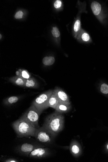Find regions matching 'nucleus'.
<instances>
[{
	"instance_id": "obj_1",
	"label": "nucleus",
	"mask_w": 108,
	"mask_h": 162,
	"mask_svg": "<svg viewBox=\"0 0 108 162\" xmlns=\"http://www.w3.org/2000/svg\"><path fill=\"white\" fill-rule=\"evenodd\" d=\"M64 124V116L55 111L47 117L43 126L57 134L63 130Z\"/></svg>"
},
{
	"instance_id": "obj_2",
	"label": "nucleus",
	"mask_w": 108,
	"mask_h": 162,
	"mask_svg": "<svg viewBox=\"0 0 108 162\" xmlns=\"http://www.w3.org/2000/svg\"><path fill=\"white\" fill-rule=\"evenodd\" d=\"M12 127L18 137H34L37 129L30 123L21 117L13 123Z\"/></svg>"
},
{
	"instance_id": "obj_3",
	"label": "nucleus",
	"mask_w": 108,
	"mask_h": 162,
	"mask_svg": "<svg viewBox=\"0 0 108 162\" xmlns=\"http://www.w3.org/2000/svg\"><path fill=\"white\" fill-rule=\"evenodd\" d=\"M57 134L42 126L37 128L34 136L38 141L44 144H51L54 141Z\"/></svg>"
},
{
	"instance_id": "obj_4",
	"label": "nucleus",
	"mask_w": 108,
	"mask_h": 162,
	"mask_svg": "<svg viewBox=\"0 0 108 162\" xmlns=\"http://www.w3.org/2000/svg\"><path fill=\"white\" fill-rule=\"evenodd\" d=\"M53 90H49L41 94L32 103L33 104L41 114L45 109L49 107V99L53 94Z\"/></svg>"
},
{
	"instance_id": "obj_5",
	"label": "nucleus",
	"mask_w": 108,
	"mask_h": 162,
	"mask_svg": "<svg viewBox=\"0 0 108 162\" xmlns=\"http://www.w3.org/2000/svg\"><path fill=\"white\" fill-rule=\"evenodd\" d=\"M41 114L34 105L32 104L31 106L21 117L25 119L36 128H38L40 127L38 122Z\"/></svg>"
},
{
	"instance_id": "obj_6",
	"label": "nucleus",
	"mask_w": 108,
	"mask_h": 162,
	"mask_svg": "<svg viewBox=\"0 0 108 162\" xmlns=\"http://www.w3.org/2000/svg\"><path fill=\"white\" fill-rule=\"evenodd\" d=\"M50 154L49 149L39 146L33 150L29 155L31 158L41 159L48 156Z\"/></svg>"
},
{
	"instance_id": "obj_7",
	"label": "nucleus",
	"mask_w": 108,
	"mask_h": 162,
	"mask_svg": "<svg viewBox=\"0 0 108 162\" xmlns=\"http://www.w3.org/2000/svg\"><path fill=\"white\" fill-rule=\"evenodd\" d=\"M53 93L58 98L59 103L71 104L68 95L61 88H56L53 90Z\"/></svg>"
},
{
	"instance_id": "obj_8",
	"label": "nucleus",
	"mask_w": 108,
	"mask_h": 162,
	"mask_svg": "<svg viewBox=\"0 0 108 162\" xmlns=\"http://www.w3.org/2000/svg\"><path fill=\"white\" fill-rule=\"evenodd\" d=\"M39 146H40L35 145L28 143H25L17 147V150L19 153L28 156L33 150Z\"/></svg>"
},
{
	"instance_id": "obj_9",
	"label": "nucleus",
	"mask_w": 108,
	"mask_h": 162,
	"mask_svg": "<svg viewBox=\"0 0 108 162\" xmlns=\"http://www.w3.org/2000/svg\"><path fill=\"white\" fill-rule=\"evenodd\" d=\"M70 150L72 155L77 157L82 154V150L79 143L76 141H72L70 146Z\"/></svg>"
},
{
	"instance_id": "obj_10",
	"label": "nucleus",
	"mask_w": 108,
	"mask_h": 162,
	"mask_svg": "<svg viewBox=\"0 0 108 162\" xmlns=\"http://www.w3.org/2000/svg\"><path fill=\"white\" fill-rule=\"evenodd\" d=\"M71 108V104L59 103L56 106L55 110L56 111L62 114L68 112Z\"/></svg>"
},
{
	"instance_id": "obj_11",
	"label": "nucleus",
	"mask_w": 108,
	"mask_h": 162,
	"mask_svg": "<svg viewBox=\"0 0 108 162\" xmlns=\"http://www.w3.org/2000/svg\"><path fill=\"white\" fill-rule=\"evenodd\" d=\"M9 81L14 84L19 86L25 87L26 79L20 77V76H17L9 79Z\"/></svg>"
},
{
	"instance_id": "obj_12",
	"label": "nucleus",
	"mask_w": 108,
	"mask_h": 162,
	"mask_svg": "<svg viewBox=\"0 0 108 162\" xmlns=\"http://www.w3.org/2000/svg\"><path fill=\"white\" fill-rule=\"evenodd\" d=\"M25 87L32 88H37L39 87V84L35 78H30L26 79Z\"/></svg>"
},
{
	"instance_id": "obj_13",
	"label": "nucleus",
	"mask_w": 108,
	"mask_h": 162,
	"mask_svg": "<svg viewBox=\"0 0 108 162\" xmlns=\"http://www.w3.org/2000/svg\"><path fill=\"white\" fill-rule=\"evenodd\" d=\"M59 103V102L58 98L53 93L49 99L48 103V107L53 108L55 109L56 106Z\"/></svg>"
},
{
	"instance_id": "obj_14",
	"label": "nucleus",
	"mask_w": 108,
	"mask_h": 162,
	"mask_svg": "<svg viewBox=\"0 0 108 162\" xmlns=\"http://www.w3.org/2000/svg\"><path fill=\"white\" fill-rule=\"evenodd\" d=\"M101 4L97 2H93L91 4L92 10L95 15H99L101 12Z\"/></svg>"
},
{
	"instance_id": "obj_15",
	"label": "nucleus",
	"mask_w": 108,
	"mask_h": 162,
	"mask_svg": "<svg viewBox=\"0 0 108 162\" xmlns=\"http://www.w3.org/2000/svg\"><path fill=\"white\" fill-rule=\"evenodd\" d=\"M20 97L17 96H12L6 98L4 100L3 103L6 105H10L17 102Z\"/></svg>"
},
{
	"instance_id": "obj_16",
	"label": "nucleus",
	"mask_w": 108,
	"mask_h": 162,
	"mask_svg": "<svg viewBox=\"0 0 108 162\" xmlns=\"http://www.w3.org/2000/svg\"><path fill=\"white\" fill-rule=\"evenodd\" d=\"M16 74L17 76H20L26 79H29L31 77L30 75L27 71L21 69H19L18 71H17Z\"/></svg>"
},
{
	"instance_id": "obj_17",
	"label": "nucleus",
	"mask_w": 108,
	"mask_h": 162,
	"mask_svg": "<svg viewBox=\"0 0 108 162\" xmlns=\"http://www.w3.org/2000/svg\"><path fill=\"white\" fill-rule=\"evenodd\" d=\"M55 61V59L53 57H46L43 58V63L45 65L50 66L53 64Z\"/></svg>"
},
{
	"instance_id": "obj_18",
	"label": "nucleus",
	"mask_w": 108,
	"mask_h": 162,
	"mask_svg": "<svg viewBox=\"0 0 108 162\" xmlns=\"http://www.w3.org/2000/svg\"><path fill=\"white\" fill-rule=\"evenodd\" d=\"M101 92L103 94H108V85L106 83H103L100 87Z\"/></svg>"
},
{
	"instance_id": "obj_19",
	"label": "nucleus",
	"mask_w": 108,
	"mask_h": 162,
	"mask_svg": "<svg viewBox=\"0 0 108 162\" xmlns=\"http://www.w3.org/2000/svg\"><path fill=\"white\" fill-rule=\"evenodd\" d=\"M51 33L54 37L57 38L60 36V32L58 28L57 27H54Z\"/></svg>"
},
{
	"instance_id": "obj_20",
	"label": "nucleus",
	"mask_w": 108,
	"mask_h": 162,
	"mask_svg": "<svg viewBox=\"0 0 108 162\" xmlns=\"http://www.w3.org/2000/svg\"><path fill=\"white\" fill-rule=\"evenodd\" d=\"M81 25L80 21L79 20H77L75 22L74 26V30L75 32H77L80 28Z\"/></svg>"
},
{
	"instance_id": "obj_21",
	"label": "nucleus",
	"mask_w": 108,
	"mask_h": 162,
	"mask_svg": "<svg viewBox=\"0 0 108 162\" xmlns=\"http://www.w3.org/2000/svg\"><path fill=\"white\" fill-rule=\"evenodd\" d=\"M82 40L85 41H87L90 40V36L87 33H84L82 36Z\"/></svg>"
},
{
	"instance_id": "obj_22",
	"label": "nucleus",
	"mask_w": 108,
	"mask_h": 162,
	"mask_svg": "<svg viewBox=\"0 0 108 162\" xmlns=\"http://www.w3.org/2000/svg\"><path fill=\"white\" fill-rule=\"evenodd\" d=\"M62 3L59 0L56 1L54 3V7L56 8H59L61 6Z\"/></svg>"
},
{
	"instance_id": "obj_23",
	"label": "nucleus",
	"mask_w": 108,
	"mask_h": 162,
	"mask_svg": "<svg viewBox=\"0 0 108 162\" xmlns=\"http://www.w3.org/2000/svg\"><path fill=\"white\" fill-rule=\"evenodd\" d=\"M23 15V13L21 11H18L17 12L15 16V17L17 19H20L22 18Z\"/></svg>"
},
{
	"instance_id": "obj_24",
	"label": "nucleus",
	"mask_w": 108,
	"mask_h": 162,
	"mask_svg": "<svg viewBox=\"0 0 108 162\" xmlns=\"http://www.w3.org/2000/svg\"><path fill=\"white\" fill-rule=\"evenodd\" d=\"M5 162H17L18 161L15 159H9L4 161Z\"/></svg>"
},
{
	"instance_id": "obj_25",
	"label": "nucleus",
	"mask_w": 108,
	"mask_h": 162,
	"mask_svg": "<svg viewBox=\"0 0 108 162\" xmlns=\"http://www.w3.org/2000/svg\"><path fill=\"white\" fill-rule=\"evenodd\" d=\"M104 150L108 154V141L106 143L104 146Z\"/></svg>"
},
{
	"instance_id": "obj_26",
	"label": "nucleus",
	"mask_w": 108,
	"mask_h": 162,
	"mask_svg": "<svg viewBox=\"0 0 108 162\" xmlns=\"http://www.w3.org/2000/svg\"><path fill=\"white\" fill-rule=\"evenodd\" d=\"M1 37H2L1 35Z\"/></svg>"
}]
</instances>
